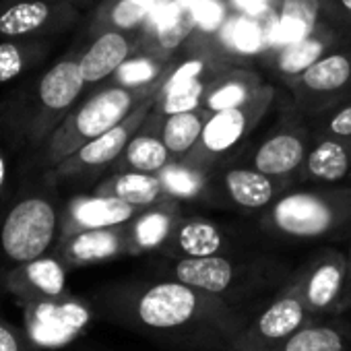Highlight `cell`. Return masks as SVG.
I'll return each instance as SVG.
<instances>
[{"instance_id":"obj_1","label":"cell","mask_w":351,"mask_h":351,"mask_svg":"<svg viewBox=\"0 0 351 351\" xmlns=\"http://www.w3.org/2000/svg\"><path fill=\"white\" fill-rule=\"evenodd\" d=\"M97 304L106 318L169 343L230 347L242 330V316L228 300L176 279L114 285Z\"/></svg>"},{"instance_id":"obj_2","label":"cell","mask_w":351,"mask_h":351,"mask_svg":"<svg viewBox=\"0 0 351 351\" xmlns=\"http://www.w3.org/2000/svg\"><path fill=\"white\" fill-rule=\"evenodd\" d=\"M258 226L279 240H320L351 230L349 186H293L261 213Z\"/></svg>"},{"instance_id":"obj_3","label":"cell","mask_w":351,"mask_h":351,"mask_svg":"<svg viewBox=\"0 0 351 351\" xmlns=\"http://www.w3.org/2000/svg\"><path fill=\"white\" fill-rule=\"evenodd\" d=\"M165 79L167 77L143 87L108 85L95 91L91 97L79 104L62 120V124L50 134L46 145V163L58 165L62 159L73 155L85 143L97 138L99 134L120 124L136 106H141L147 97L155 95Z\"/></svg>"},{"instance_id":"obj_4","label":"cell","mask_w":351,"mask_h":351,"mask_svg":"<svg viewBox=\"0 0 351 351\" xmlns=\"http://www.w3.org/2000/svg\"><path fill=\"white\" fill-rule=\"evenodd\" d=\"M236 62L238 58L232 56L217 38L195 34L176 56L167 79L157 91L153 116L163 118L201 108L211 81Z\"/></svg>"},{"instance_id":"obj_5","label":"cell","mask_w":351,"mask_h":351,"mask_svg":"<svg viewBox=\"0 0 351 351\" xmlns=\"http://www.w3.org/2000/svg\"><path fill=\"white\" fill-rule=\"evenodd\" d=\"M275 97L277 89L265 83L250 101L211 114L199 143L182 161L203 173L230 165L250 145V136L273 108Z\"/></svg>"},{"instance_id":"obj_6","label":"cell","mask_w":351,"mask_h":351,"mask_svg":"<svg viewBox=\"0 0 351 351\" xmlns=\"http://www.w3.org/2000/svg\"><path fill=\"white\" fill-rule=\"evenodd\" d=\"M60 215L54 197L46 193L27 195L7 211L0 223V254L9 269L44 256L58 244Z\"/></svg>"},{"instance_id":"obj_7","label":"cell","mask_w":351,"mask_h":351,"mask_svg":"<svg viewBox=\"0 0 351 351\" xmlns=\"http://www.w3.org/2000/svg\"><path fill=\"white\" fill-rule=\"evenodd\" d=\"M277 267L269 261H240L228 252L197 258H173L169 267V279L182 281L223 300L252 293V289L273 279Z\"/></svg>"},{"instance_id":"obj_8","label":"cell","mask_w":351,"mask_h":351,"mask_svg":"<svg viewBox=\"0 0 351 351\" xmlns=\"http://www.w3.org/2000/svg\"><path fill=\"white\" fill-rule=\"evenodd\" d=\"M312 143V130L308 116L293 106L279 116V120L267 130V134L250 149L246 147L232 163L250 165L275 178L291 180L298 186V173Z\"/></svg>"},{"instance_id":"obj_9","label":"cell","mask_w":351,"mask_h":351,"mask_svg":"<svg viewBox=\"0 0 351 351\" xmlns=\"http://www.w3.org/2000/svg\"><path fill=\"white\" fill-rule=\"evenodd\" d=\"M295 184L285 178L263 173L250 165L230 163L207 173L205 201L213 205H228L248 213H263L281 195L291 191Z\"/></svg>"},{"instance_id":"obj_10","label":"cell","mask_w":351,"mask_h":351,"mask_svg":"<svg viewBox=\"0 0 351 351\" xmlns=\"http://www.w3.org/2000/svg\"><path fill=\"white\" fill-rule=\"evenodd\" d=\"M291 106L312 116L332 101L351 95V46L335 48L302 73L283 79Z\"/></svg>"},{"instance_id":"obj_11","label":"cell","mask_w":351,"mask_h":351,"mask_svg":"<svg viewBox=\"0 0 351 351\" xmlns=\"http://www.w3.org/2000/svg\"><path fill=\"white\" fill-rule=\"evenodd\" d=\"M85 87L87 81L81 73L79 56H66L48 69L36 89V106L27 136L34 143L48 141L62 120L77 108Z\"/></svg>"},{"instance_id":"obj_12","label":"cell","mask_w":351,"mask_h":351,"mask_svg":"<svg viewBox=\"0 0 351 351\" xmlns=\"http://www.w3.org/2000/svg\"><path fill=\"white\" fill-rule=\"evenodd\" d=\"M23 328L38 349H56L71 343L91 320V306L71 293L19 304Z\"/></svg>"},{"instance_id":"obj_13","label":"cell","mask_w":351,"mask_h":351,"mask_svg":"<svg viewBox=\"0 0 351 351\" xmlns=\"http://www.w3.org/2000/svg\"><path fill=\"white\" fill-rule=\"evenodd\" d=\"M347 256L337 250H324L306 263L283 285V291L295 295L310 314L335 312L347 289Z\"/></svg>"},{"instance_id":"obj_14","label":"cell","mask_w":351,"mask_h":351,"mask_svg":"<svg viewBox=\"0 0 351 351\" xmlns=\"http://www.w3.org/2000/svg\"><path fill=\"white\" fill-rule=\"evenodd\" d=\"M155 95L147 97L141 106H136L120 124L99 134L97 138L85 143L73 155H69L58 165H54L56 176L73 178V176H89V173H97L108 167H114V163L126 149L128 141L136 134L143 122L151 116L153 106H155Z\"/></svg>"},{"instance_id":"obj_15","label":"cell","mask_w":351,"mask_h":351,"mask_svg":"<svg viewBox=\"0 0 351 351\" xmlns=\"http://www.w3.org/2000/svg\"><path fill=\"white\" fill-rule=\"evenodd\" d=\"M310 312L304 308V304L287 293L281 291L275 302H271L254 322L248 326H242V330L232 339L230 349L232 351H263L269 345L289 337L300 326L312 322Z\"/></svg>"},{"instance_id":"obj_16","label":"cell","mask_w":351,"mask_h":351,"mask_svg":"<svg viewBox=\"0 0 351 351\" xmlns=\"http://www.w3.org/2000/svg\"><path fill=\"white\" fill-rule=\"evenodd\" d=\"M75 9L62 0H7L0 7V38L32 40L66 25Z\"/></svg>"},{"instance_id":"obj_17","label":"cell","mask_w":351,"mask_h":351,"mask_svg":"<svg viewBox=\"0 0 351 351\" xmlns=\"http://www.w3.org/2000/svg\"><path fill=\"white\" fill-rule=\"evenodd\" d=\"M66 271L69 267L52 252L38 256L34 261L21 263L5 273L3 285L17 300L36 302L46 298H58L66 291Z\"/></svg>"},{"instance_id":"obj_18","label":"cell","mask_w":351,"mask_h":351,"mask_svg":"<svg viewBox=\"0 0 351 351\" xmlns=\"http://www.w3.org/2000/svg\"><path fill=\"white\" fill-rule=\"evenodd\" d=\"M351 141L312 134L310 149L298 173V186H349Z\"/></svg>"},{"instance_id":"obj_19","label":"cell","mask_w":351,"mask_h":351,"mask_svg":"<svg viewBox=\"0 0 351 351\" xmlns=\"http://www.w3.org/2000/svg\"><path fill=\"white\" fill-rule=\"evenodd\" d=\"M54 254L69 267H87L106 263L124 254H130L126 223L101 230H83L71 236H62L56 244Z\"/></svg>"},{"instance_id":"obj_20","label":"cell","mask_w":351,"mask_h":351,"mask_svg":"<svg viewBox=\"0 0 351 351\" xmlns=\"http://www.w3.org/2000/svg\"><path fill=\"white\" fill-rule=\"evenodd\" d=\"M143 209L108 195H81L69 201L60 215V238L83 230H101L128 223Z\"/></svg>"},{"instance_id":"obj_21","label":"cell","mask_w":351,"mask_h":351,"mask_svg":"<svg viewBox=\"0 0 351 351\" xmlns=\"http://www.w3.org/2000/svg\"><path fill=\"white\" fill-rule=\"evenodd\" d=\"M91 34L93 40L77 56L87 85H97L108 81L134 52H138L143 34L118 29H99Z\"/></svg>"},{"instance_id":"obj_22","label":"cell","mask_w":351,"mask_h":351,"mask_svg":"<svg viewBox=\"0 0 351 351\" xmlns=\"http://www.w3.org/2000/svg\"><path fill=\"white\" fill-rule=\"evenodd\" d=\"M159 252L169 258H197L232 252V242L219 223L197 215H182Z\"/></svg>"},{"instance_id":"obj_23","label":"cell","mask_w":351,"mask_h":351,"mask_svg":"<svg viewBox=\"0 0 351 351\" xmlns=\"http://www.w3.org/2000/svg\"><path fill=\"white\" fill-rule=\"evenodd\" d=\"M199 32V15L193 5H186V0H176V5L169 7L165 17L159 21L153 19L143 29L141 50L163 56L176 58L186 42Z\"/></svg>"},{"instance_id":"obj_24","label":"cell","mask_w":351,"mask_h":351,"mask_svg":"<svg viewBox=\"0 0 351 351\" xmlns=\"http://www.w3.org/2000/svg\"><path fill=\"white\" fill-rule=\"evenodd\" d=\"M343 40H345L343 34H339L335 27H330L328 23L322 21L308 36L298 38L287 44H279L275 48H269L267 58H269L273 71L281 79H287V77L302 73L304 69L314 64L318 58H322L330 50L343 46Z\"/></svg>"},{"instance_id":"obj_25","label":"cell","mask_w":351,"mask_h":351,"mask_svg":"<svg viewBox=\"0 0 351 351\" xmlns=\"http://www.w3.org/2000/svg\"><path fill=\"white\" fill-rule=\"evenodd\" d=\"M182 217V203L176 199H167L163 203L145 207L136 217L126 223L130 254H143L161 250L167 242L173 226Z\"/></svg>"},{"instance_id":"obj_26","label":"cell","mask_w":351,"mask_h":351,"mask_svg":"<svg viewBox=\"0 0 351 351\" xmlns=\"http://www.w3.org/2000/svg\"><path fill=\"white\" fill-rule=\"evenodd\" d=\"M171 161L173 157L159 134V118H155L151 112V116L143 122V126L128 141L126 149L114 163V171L159 173Z\"/></svg>"},{"instance_id":"obj_27","label":"cell","mask_w":351,"mask_h":351,"mask_svg":"<svg viewBox=\"0 0 351 351\" xmlns=\"http://www.w3.org/2000/svg\"><path fill=\"white\" fill-rule=\"evenodd\" d=\"M263 87H265V81L256 71L236 62L228 66L226 71H221L211 81L201 108H205L211 114L230 110V108L250 101Z\"/></svg>"},{"instance_id":"obj_28","label":"cell","mask_w":351,"mask_h":351,"mask_svg":"<svg viewBox=\"0 0 351 351\" xmlns=\"http://www.w3.org/2000/svg\"><path fill=\"white\" fill-rule=\"evenodd\" d=\"M97 195L116 197L134 207H151L171 199L159 178V173H143V171H114L95 189Z\"/></svg>"},{"instance_id":"obj_29","label":"cell","mask_w":351,"mask_h":351,"mask_svg":"<svg viewBox=\"0 0 351 351\" xmlns=\"http://www.w3.org/2000/svg\"><path fill=\"white\" fill-rule=\"evenodd\" d=\"M209 116L211 112H207L205 108H197L159 118V134L169 149L173 161H182L195 149Z\"/></svg>"},{"instance_id":"obj_30","label":"cell","mask_w":351,"mask_h":351,"mask_svg":"<svg viewBox=\"0 0 351 351\" xmlns=\"http://www.w3.org/2000/svg\"><path fill=\"white\" fill-rule=\"evenodd\" d=\"M217 40L232 56L258 54L271 48V38L261 25V21L238 13L221 23Z\"/></svg>"},{"instance_id":"obj_31","label":"cell","mask_w":351,"mask_h":351,"mask_svg":"<svg viewBox=\"0 0 351 351\" xmlns=\"http://www.w3.org/2000/svg\"><path fill=\"white\" fill-rule=\"evenodd\" d=\"M322 23V0H279L277 32L279 44L308 36Z\"/></svg>"},{"instance_id":"obj_32","label":"cell","mask_w":351,"mask_h":351,"mask_svg":"<svg viewBox=\"0 0 351 351\" xmlns=\"http://www.w3.org/2000/svg\"><path fill=\"white\" fill-rule=\"evenodd\" d=\"M151 15L153 11L136 5L134 0H104L93 15L91 32L118 29L128 34H143L151 21Z\"/></svg>"},{"instance_id":"obj_33","label":"cell","mask_w":351,"mask_h":351,"mask_svg":"<svg viewBox=\"0 0 351 351\" xmlns=\"http://www.w3.org/2000/svg\"><path fill=\"white\" fill-rule=\"evenodd\" d=\"M176 58H163L151 52H145L138 48L108 81L110 85H122V87H143L161 81L171 71Z\"/></svg>"},{"instance_id":"obj_34","label":"cell","mask_w":351,"mask_h":351,"mask_svg":"<svg viewBox=\"0 0 351 351\" xmlns=\"http://www.w3.org/2000/svg\"><path fill=\"white\" fill-rule=\"evenodd\" d=\"M263 351H347V339L332 326L308 322Z\"/></svg>"},{"instance_id":"obj_35","label":"cell","mask_w":351,"mask_h":351,"mask_svg":"<svg viewBox=\"0 0 351 351\" xmlns=\"http://www.w3.org/2000/svg\"><path fill=\"white\" fill-rule=\"evenodd\" d=\"M167 195L176 201H205L207 173L191 167L184 161H171L159 171Z\"/></svg>"},{"instance_id":"obj_36","label":"cell","mask_w":351,"mask_h":351,"mask_svg":"<svg viewBox=\"0 0 351 351\" xmlns=\"http://www.w3.org/2000/svg\"><path fill=\"white\" fill-rule=\"evenodd\" d=\"M312 134L337 136L351 141V95L328 104L316 114L308 116Z\"/></svg>"},{"instance_id":"obj_37","label":"cell","mask_w":351,"mask_h":351,"mask_svg":"<svg viewBox=\"0 0 351 351\" xmlns=\"http://www.w3.org/2000/svg\"><path fill=\"white\" fill-rule=\"evenodd\" d=\"M42 54L44 52L38 44L25 40H5L0 44V83H9L23 75L40 60Z\"/></svg>"},{"instance_id":"obj_38","label":"cell","mask_w":351,"mask_h":351,"mask_svg":"<svg viewBox=\"0 0 351 351\" xmlns=\"http://www.w3.org/2000/svg\"><path fill=\"white\" fill-rule=\"evenodd\" d=\"M0 351H40L23 326L0 316Z\"/></svg>"},{"instance_id":"obj_39","label":"cell","mask_w":351,"mask_h":351,"mask_svg":"<svg viewBox=\"0 0 351 351\" xmlns=\"http://www.w3.org/2000/svg\"><path fill=\"white\" fill-rule=\"evenodd\" d=\"M322 21L343 36H351V0H322Z\"/></svg>"},{"instance_id":"obj_40","label":"cell","mask_w":351,"mask_h":351,"mask_svg":"<svg viewBox=\"0 0 351 351\" xmlns=\"http://www.w3.org/2000/svg\"><path fill=\"white\" fill-rule=\"evenodd\" d=\"M230 5L238 15L258 17L271 7V0H230Z\"/></svg>"},{"instance_id":"obj_41","label":"cell","mask_w":351,"mask_h":351,"mask_svg":"<svg viewBox=\"0 0 351 351\" xmlns=\"http://www.w3.org/2000/svg\"><path fill=\"white\" fill-rule=\"evenodd\" d=\"M349 308H351V289H347V291L341 295L339 304L335 306V312L339 314V312H345V310H349Z\"/></svg>"},{"instance_id":"obj_42","label":"cell","mask_w":351,"mask_h":351,"mask_svg":"<svg viewBox=\"0 0 351 351\" xmlns=\"http://www.w3.org/2000/svg\"><path fill=\"white\" fill-rule=\"evenodd\" d=\"M5 182H7V159L3 155V149H0V191H3Z\"/></svg>"},{"instance_id":"obj_43","label":"cell","mask_w":351,"mask_h":351,"mask_svg":"<svg viewBox=\"0 0 351 351\" xmlns=\"http://www.w3.org/2000/svg\"><path fill=\"white\" fill-rule=\"evenodd\" d=\"M134 3L141 5V7H145V9H149V11H155L159 7L161 0H134Z\"/></svg>"},{"instance_id":"obj_44","label":"cell","mask_w":351,"mask_h":351,"mask_svg":"<svg viewBox=\"0 0 351 351\" xmlns=\"http://www.w3.org/2000/svg\"><path fill=\"white\" fill-rule=\"evenodd\" d=\"M347 256V269H349V277H347V289H351V248H349V252L345 254ZM345 289V291H347Z\"/></svg>"},{"instance_id":"obj_45","label":"cell","mask_w":351,"mask_h":351,"mask_svg":"<svg viewBox=\"0 0 351 351\" xmlns=\"http://www.w3.org/2000/svg\"><path fill=\"white\" fill-rule=\"evenodd\" d=\"M62 3H69V5H85L87 0H62Z\"/></svg>"}]
</instances>
